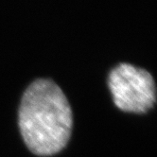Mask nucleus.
<instances>
[{
  "label": "nucleus",
  "instance_id": "2",
  "mask_svg": "<svg viewBox=\"0 0 157 157\" xmlns=\"http://www.w3.org/2000/svg\"><path fill=\"white\" fill-rule=\"evenodd\" d=\"M108 84L114 102L121 111L144 114L155 104L154 81L145 69L121 63L111 71Z\"/></svg>",
  "mask_w": 157,
  "mask_h": 157
},
{
  "label": "nucleus",
  "instance_id": "1",
  "mask_svg": "<svg viewBox=\"0 0 157 157\" xmlns=\"http://www.w3.org/2000/svg\"><path fill=\"white\" fill-rule=\"evenodd\" d=\"M72 112L62 89L50 80H37L25 91L19 110V127L28 148L37 155L61 151L68 142Z\"/></svg>",
  "mask_w": 157,
  "mask_h": 157
}]
</instances>
